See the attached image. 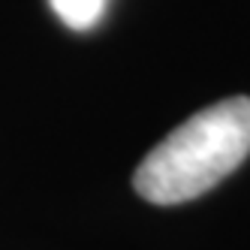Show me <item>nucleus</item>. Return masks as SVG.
I'll use <instances>...</instances> for the list:
<instances>
[{
	"mask_svg": "<svg viewBox=\"0 0 250 250\" xmlns=\"http://www.w3.org/2000/svg\"><path fill=\"white\" fill-rule=\"evenodd\" d=\"M250 154V97L205 105L142 160L133 187L154 205H181L217 187Z\"/></svg>",
	"mask_w": 250,
	"mask_h": 250,
	"instance_id": "f257e3e1",
	"label": "nucleus"
},
{
	"mask_svg": "<svg viewBox=\"0 0 250 250\" xmlns=\"http://www.w3.org/2000/svg\"><path fill=\"white\" fill-rule=\"evenodd\" d=\"M55 15L73 30H91L105 12L109 0H48Z\"/></svg>",
	"mask_w": 250,
	"mask_h": 250,
	"instance_id": "f03ea898",
	"label": "nucleus"
}]
</instances>
